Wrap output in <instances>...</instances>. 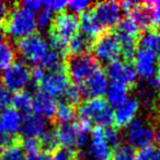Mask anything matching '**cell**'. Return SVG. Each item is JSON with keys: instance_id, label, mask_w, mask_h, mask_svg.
<instances>
[{"instance_id": "obj_1", "label": "cell", "mask_w": 160, "mask_h": 160, "mask_svg": "<svg viewBox=\"0 0 160 160\" xmlns=\"http://www.w3.org/2000/svg\"><path fill=\"white\" fill-rule=\"evenodd\" d=\"M79 28V18H77L76 14L67 12L58 13L51 25L49 47L64 56L67 53L68 42L78 33Z\"/></svg>"}, {"instance_id": "obj_2", "label": "cell", "mask_w": 160, "mask_h": 160, "mask_svg": "<svg viewBox=\"0 0 160 160\" xmlns=\"http://www.w3.org/2000/svg\"><path fill=\"white\" fill-rule=\"evenodd\" d=\"M100 68V62L89 53L68 55L65 65L69 81L78 87L85 85L89 78Z\"/></svg>"}, {"instance_id": "obj_3", "label": "cell", "mask_w": 160, "mask_h": 160, "mask_svg": "<svg viewBox=\"0 0 160 160\" xmlns=\"http://www.w3.org/2000/svg\"><path fill=\"white\" fill-rule=\"evenodd\" d=\"M81 121L99 127H111L114 121V112L108 101L102 98H91L83 101L78 108Z\"/></svg>"}, {"instance_id": "obj_4", "label": "cell", "mask_w": 160, "mask_h": 160, "mask_svg": "<svg viewBox=\"0 0 160 160\" xmlns=\"http://www.w3.org/2000/svg\"><path fill=\"white\" fill-rule=\"evenodd\" d=\"M126 138L129 146L142 150L159 142L160 133L153 123L142 118H135L127 126Z\"/></svg>"}, {"instance_id": "obj_5", "label": "cell", "mask_w": 160, "mask_h": 160, "mask_svg": "<svg viewBox=\"0 0 160 160\" xmlns=\"http://www.w3.org/2000/svg\"><path fill=\"white\" fill-rule=\"evenodd\" d=\"M36 30V18L33 11L22 5H16L8 22L5 32L14 40H22L32 35Z\"/></svg>"}, {"instance_id": "obj_6", "label": "cell", "mask_w": 160, "mask_h": 160, "mask_svg": "<svg viewBox=\"0 0 160 160\" xmlns=\"http://www.w3.org/2000/svg\"><path fill=\"white\" fill-rule=\"evenodd\" d=\"M89 123L80 120L79 122L69 123L66 125H60L56 129L59 145L62 148L71 151H77V149L83 147L88 142L90 133Z\"/></svg>"}, {"instance_id": "obj_7", "label": "cell", "mask_w": 160, "mask_h": 160, "mask_svg": "<svg viewBox=\"0 0 160 160\" xmlns=\"http://www.w3.org/2000/svg\"><path fill=\"white\" fill-rule=\"evenodd\" d=\"M140 30L131 18L122 19L116 25V32L114 34L118 41L121 47V54L126 62H131L137 51V41Z\"/></svg>"}, {"instance_id": "obj_8", "label": "cell", "mask_w": 160, "mask_h": 160, "mask_svg": "<svg viewBox=\"0 0 160 160\" xmlns=\"http://www.w3.org/2000/svg\"><path fill=\"white\" fill-rule=\"evenodd\" d=\"M18 51L25 60L41 66L51 51L49 44L40 34H32L18 42Z\"/></svg>"}, {"instance_id": "obj_9", "label": "cell", "mask_w": 160, "mask_h": 160, "mask_svg": "<svg viewBox=\"0 0 160 160\" xmlns=\"http://www.w3.org/2000/svg\"><path fill=\"white\" fill-rule=\"evenodd\" d=\"M92 51L98 62H112L121 55V47L116 35L111 31H105L93 41Z\"/></svg>"}, {"instance_id": "obj_10", "label": "cell", "mask_w": 160, "mask_h": 160, "mask_svg": "<svg viewBox=\"0 0 160 160\" xmlns=\"http://www.w3.org/2000/svg\"><path fill=\"white\" fill-rule=\"evenodd\" d=\"M38 85L40 86L41 91L53 98L64 96L70 86L65 67L55 70H45Z\"/></svg>"}, {"instance_id": "obj_11", "label": "cell", "mask_w": 160, "mask_h": 160, "mask_svg": "<svg viewBox=\"0 0 160 160\" xmlns=\"http://www.w3.org/2000/svg\"><path fill=\"white\" fill-rule=\"evenodd\" d=\"M1 81L8 90L14 91L16 93L20 92L31 81V70L23 62H13L5 70Z\"/></svg>"}, {"instance_id": "obj_12", "label": "cell", "mask_w": 160, "mask_h": 160, "mask_svg": "<svg viewBox=\"0 0 160 160\" xmlns=\"http://www.w3.org/2000/svg\"><path fill=\"white\" fill-rule=\"evenodd\" d=\"M92 13L104 31L118 25L122 20V7L115 1H101L93 5Z\"/></svg>"}, {"instance_id": "obj_13", "label": "cell", "mask_w": 160, "mask_h": 160, "mask_svg": "<svg viewBox=\"0 0 160 160\" xmlns=\"http://www.w3.org/2000/svg\"><path fill=\"white\" fill-rule=\"evenodd\" d=\"M105 73L113 83H120L127 88L135 85L137 80V72L135 68L126 60L116 59L110 62Z\"/></svg>"}, {"instance_id": "obj_14", "label": "cell", "mask_w": 160, "mask_h": 160, "mask_svg": "<svg viewBox=\"0 0 160 160\" xmlns=\"http://www.w3.org/2000/svg\"><path fill=\"white\" fill-rule=\"evenodd\" d=\"M135 70L142 79L152 81L156 78L158 66V54L138 48L134 56Z\"/></svg>"}, {"instance_id": "obj_15", "label": "cell", "mask_w": 160, "mask_h": 160, "mask_svg": "<svg viewBox=\"0 0 160 160\" xmlns=\"http://www.w3.org/2000/svg\"><path fill=\"white\" fill-rule=\"evenodd\" d=\"M88 153L92 160H110L112 157V148L105 138L104 127L96 126L91 133Z\"/></svg>"}, {"instance_id": "obj_16", "label": "cell", "mask_w": 160, "mask_h": 160, "mask_svg": "<svg viewBox=\"0 0 160 160\" xmlns=\"http://www.w3.org/2000/svg\"><path fill=\"white\" fill-rule=\"evenodd\" d=\"M80 88L83 97H90V99L101 98L108 89V76L105 71H103L101 68L97 70L87 82Z\"/></svg>"}, {"instance_id": "obj_17", "label": "cell", "mask_w": 160, "mask_h": 160, "mask_svg": "<svg viewBox=\"0 0 160 160\" xmlns=\"http://www.w3.org/2000/svg\"><path fill=\"white\" fill-rule=\"evenodd\" d=\"M22 126V118L18 111L11 108L0 110V134L14 137Z\"/></svg>"}, {"instance_id": "obj_18", "label": "cell", "mask_w": 160, "mask_h": 160, "mask_svg": "<svg viewBox=\"0 0 160 160\" xmlns=\"http://www.w3.org/2000/svg\"><path fill=\"white\" fill-rule=\"evenodd\" d=\"M139 102L136 99H127L123 104L116 108L114 112V121L113 123L116 127L128 126V124L135 118L138 110H139Z\"/></svg>"}, {"instance_id": "obj_19", "label": "cell", "mask_w": 160, "mask_h": 160, "mask_svg": "<svg viewBox=\"0 0 160 160\" xmlns=\"http://www.w3.org/2000/svg\"><path fill=\"white\" fill-rule=\"evenodd\" d=\"M56 108H57V103L55 102V99L44 92L40 91L33 97L32 111H34L35 115L54 120Z\"/></svg>"}, {"instance_id": "obj_20", "label": "cell", "mask_w": 160, "mask_h": 160, "mask_svg": "<svg viewBox=\"0 0 160 160\" xmlns=\"http://www.w3.org/2000/svg\"><path fill=\"white\" fill-rule=\"evenodd\" d=\"M47 129L45 118L35 114H29L24 116L20 131L22 132V138H34L38 139Z\"/></svg>"}, {"instance_id": "obj_21", "label": "cell", "mask_w": 160, "mask_h": 160, "mask_svg": "<svg viewBox=\"0 0 160 160\" xmlns=\"http://www.w3.org/2000/svg\"><path fill=\"white\" fill-rule=\"evenodd\" d=\"M79 23L81 31H82L81 33H83L92 40H96L100 34L105 32L104 29L101 27V24L96 19V17L93 16L92 11H85L83 13H81Z\"/></svg>"}, {"instance_id": "obj_22", "label": "cell", "mask_w": 160, "mask_h": 160, "mask_svg": "<svg viewBox=\"0 0 160 160\" xmlns=\"http://www.w3.org/2000/svg\"><path fill=\"white\" fill-rule=\"evenodd\" d=\"M93 41L94 40L88 38L83 33H77L68 42L67 52L69 53V55H78V54L89 53V51L92 48Z\"/></svg>"}, {"instance_id": "obj_23", "label": "cell", "mask_w": 160, "mask_h": 160, "mask_svg": "<svg viewBox=\"0 0 160 160\" xmlns=\"http://www.w3.org/2000/svg\"><path fill=\"white\" fill-rule=\"evenodd\" d=\"M137 46L140 49L152 52L159 55L160 53V35L156 31L147 30L139 34L137 41Z\"/></svg>"}, {"instance_id": "obj_24", "label": "cell", "mask_w": 160, "mask_h": 160, "mask_svg": "<svg viewBox=\"0 0 160 160\" xmlns=\"http://www.w3.org/2000/svg\"><path fill=\"white\" fill-rule=\"evenodd\" d=\"M105 93H107L108 103L118 108L127 100L128 88L123 85H120V83L112 82L110 86H108Z\"/></svg>"}, {"instance_id": "obj_25", "label": "cell", "mask_w": 160, "mask_h": 160, "mask_svg": "<svg viewBox=\"0 0 160 160\" xmlns=\"http://www.w3.org/2000/svg\"><path fill=\"white\" fill-rule=\"evenodd\" d=\"M75 114H76L75 107L68 104L65 101H62V102H59L57 104L55 118H54L53 122L54 124H57L58 126L69 124L73 120V118H75Z\"/></svg>"}, {"instance_id": "obj_26", "label": "cell", "mask_w": 160, "mask_h": 160, "mask_svg": "<svg viewBox=\"0 0 160 160\" xmlns=\"http://www.w3.org/2000/svg\"><path fill=\"white\" fill-rule=\"evenodd\" d=\"M11 103L13 104V109L18 111L19 113H22L29 115L32 111V103H33V97L27 91L17 92L11 98Z\"/></svg>"}, {"instance_id": "obj_27", "label": "cell", "mask_w": 160, "mask_h": 160, "mask_svg": "<svg viewBox=\"0 0 160 160\" xmlns=\"http://www.w3.org/2000/svg\"><path fill=\"white\" fill-rule=\"evenodd\" d=\"M38 142L41 146V151L47 153V155L53 153L55 150H57L58 146H59V142H58L56 129L47 128L45 133L38 138Z\"/></svg>"}, {"instance_id": "obj_28", "label": "cell", "mask_w": 160, "mask_h": 160, "mask_svg": "<svg viewBox=\"0 0 160 160\" xmlns=\"http://www.w3.org/2000/svg\"><path fill=\"white\" fill-rule=\"evenodd\" d=\"M16 59V51L8 41L0 43V70H6L13 64Z\"/></svg>"}, {"instance_id": "obj_29", "label": "cell", "mask_w": 160, "mask_h": 160, "mask_svg": "<svg viewBox=\"0 0 160 160\" xmlns=\"http://www.w3.org/2000/svg\"><path fill=\"white\" fill-rule=\"evenodd\" d=\"M1 160H25V153L20 145V138L0 153Z\"/></svg>"}, {"instance_id": "obj_30", "label": "cell", "mask_w": 160, "mask_h": 160, "mask_svg": "<svg viewBox=\"0 0 160 160\" xmlns=\"http://www.w3.org/2000/svg\"><path fill=\"white\" fill-rule=\"evenodd\" d=\"M112 160H136V152L129 145L118 146L112 152Z\"/></svg>"}, {"instance_id": "obj_31", "label": "cell", "mask_w": 160, "mask_h": 160, "mask_svg": "<svg viewBox=\"0 0 160 160\" xmlns=\"http://www.w3.org/2000/svg\"><path fill=\"white\" fill-rule=\"evenodd\" d=\"M82 91H81V88L78 87V86H69V88L67 89V91L64 94V101L68 104L75 107L76 104L80 102L81 98H82Z\"/></svg>"}, {"instance_id": "obj_32", "label": "cell", "mask_w": 160, "mask_h": 160, "mask_svg": "<svg viewBox=\"0 0 160 160\" xmlns=\"http://www.w3.org/2000/svg\"><path fill=\"white\" fill-rule=\"evenodd\" d=\"M53 20H54L53 12L45 8V9L41 10L38 18H36V28H38L40 30H45L47 28H51Z\"/></svg>"}, {"instance_id": "obj_33", "label": "cell", "mask_w": 160, "mask_h": 160, "mask_svg": "<svg viewBox=\"0 0 160 160\" xmlns=\"http://www.w3.org/2000/svg\"><path fill=\"white\" fill-rule=\"evenodd\" d=\"M104 135L112 149H116L120 146L121 134L116 128L113 127H104Z\"/></svg>"}, {"instance_id": "obj_34", "label": "cell", "mask_w": 160, "mask_h": 160, "mask_svg": "<svg viewBox=\"0 0 160 160\" xmlns=\"http://www.w3.org/2000/svg\"><path fill=\"white\" fill-rule=\"evenodd\" d=\"M49 160H78L77 151H71L65 148H58L51 153Z\"/></svg>"}, {"instance_id": "obj_35", "label": "cell", "mask_w": 160, "mask_h": 160, "mask_svg": "<svg viewBox=\"0 0 160 160\" xmlns=\"http://www.w3.org/2000/svg\"><path fill=\"white\" fill-rule=\"evenodd\" d=\"M92 5L90 1H85V0H75V1H69L67 2V8L70 11V13H83L89 9V7Z\"/></svg>"}, {"instance_id": "obj_36", "label": "cell", "mask_w": 160, "mask_h": 160, "mask_svg": "<svg viewBox=\"0 0 160 160\" xmlns=\"http://www.w3.org/2000/svg\"><path fill=\"white\" fill-rule=\"evenodd\" d=\"M14 6L16 5H13V3L0 1V27H2L3 29H5L6 23L9 20L10 16H11Z\"/></svg>"}, {"instance_id": "obj_37", "label": "cell", "mask_w": 160, "mask_h": 160, "mask_svg": "<svg viewBox=\"0 0 160 160\" xmlns=\"http://www.w3.org/2000/svg\"><path fill=\"white\" fill-rule=\"evenodd\" d=\"M11 103V96L10 92L0 79V110L7 109L8 105Z\"/></svg>"}, {"instance_id": "obj_38", "label": "cell", "mask_w": 160, "mask_h": 160, "mask_svg": "<svg viewBox=\"0 0 160 160\" xmlns=\"http://www.w3.org/2000/svg\"><path fill=\"white\" fill-rule=\"evenodd\" d=\"M43 6L47 10L52 12H62L67 7V1H60V0H49L43 2Z\"/></svg>"}, {"instance_id": "obj_39", "label": "cell", "mask_w": 160, "mask_h": 160, "mask_svg": "<svg viewBox=\"0 0 160 160\" xmlns=\"http://www.w3.org/2000/svg\"><path fill=\"white\" fill-rule=\"evenodd\" d=\"M18 139L19 138L10 137V136L0 134V153L2 152L6 148H8L9 146H11V145H13L14 142H18Z\"/></svg>"}, {"instance_id": "obj_40", "label": "cell", "mask_w": 160, "mask_h": 160, "mask_svg": "<svg viewBox=\"0 0 160 160\" xmlns=\"http://www.w3.org/2000/svg\"><path fill=\"white\" fill-rule=\"evenodd\" d=\"M21 5L33 12L36 11V10H40L43 7V2L40 0H28V1H23Z\"/></svg>"}, {"instance_id": "obj_41", "label": "cell", "mask_w": 160, "mask_h": 160, "mask_svg": "<svg viewBox=\"0 0 160 160\" xmlns=\"http://www.w3.org/2000/svg\"><path fill=\"white\" fill-rule=\"evenodd\" d=\"M25 160H49L48 155L43 151H40V152L36 153H32V155H28Z\"/></svg>"}, {"instance_id": "obj_42", "label": "cell", "mask_w": 160, "mask_h": 160, "mask_svg": "<svg viewBox=\"0 0 160 160\" xmlns=\"http://www.w3.org/2000/svg\"><path fill=\"white\" fill-rule=\"evenodd\" d=\"M155 87L158 90H160V62L157 66V72H156V78H155Z\"/></svg>"}, {"instance_id": "obj_43", "label": "cell", "mask_w": 160, "mask_h": 160, "mask_svg": "<svg viewBox=\"0 0 160 160\" xmlns=\"http://www.w3.org/2000/svg\"><path fill=\"white\" fill-rule=\"evenodd\" d=\"M150 160H160V148L153 147L152 153H151Z\"/></svg>"}, {"instance_id": "obj_44", "label": "cell", "mask_w": 160, "mask_h": 160, "mask_svg": "<svg viewBox=\"0 0 160 160\" xmlns=\"http://www.w3.org/2000/svg\"><path fill=\"white\" fill-rule=\"evenodd\" d=\"M5 33H6L5 29H3L2 27H0V43L6 40V38H5Z\"/></svg>"}, {"instance_id": "obj_45", "label": "cell", "mask_w": 160, "mask_h": 160, "mask_svg": "<svg viewBox=\"0 0 160 160\" xmlns=\"http://www.w3.org/2000/svg\"><path fill=\"white\" fill-rule=\"evenodd\" d=\"M158 121H159V124H160V108H159V114H158Z\"/></svg>"}]
</instances>
